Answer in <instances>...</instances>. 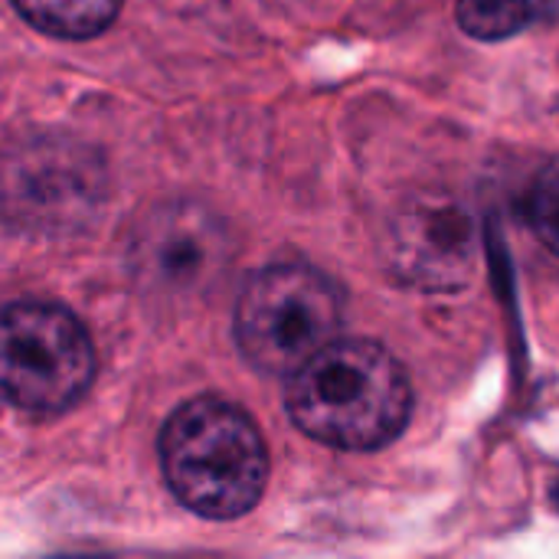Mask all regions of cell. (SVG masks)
Here are the masks:
<instances>
[{
  "instance_id": "cell-1",
  "label": "cell",
  "mask_w": 559,
  "mask_h": 559,
  "mask_svg": "<svg viewBox=\"0 0 559 559\" xmlns=\"http://www.w3.org/2000/svg\"><path fill=\"white\" fill-rule=\"evenodd\" d=\"M413 386L403 364L377 341H331L288 383L295 426L344 452L390 445L409 423Z\"/></svg>"
},
{
  "instance_id": "cell-2",
  "label": "cell",
  "mask_w": 559,
  "mask_h": 559,
  "mask_svg": "<svg viewBox=\"0 0 559 559\" xmlns=\"http://www.w3.org/2000/svg\"><path fill=\"white\" fill-rule=\"evenodd\" d=\"M160 468L183 508L210 521H233L259 504L269 455L255 423L239 406L203 396L167 419Z\"/></svg>"
},
{
  "instance_id": "cell-3",
  "label": "cell",
  "mask_w": 559,
  "mask_h": 559,
  "mask_svg": "<svg viewBox=\"0 0 559 559\" xmlns=\"http://www.w3.org/2000/svg\"><path fill=\"white\" fill-rule=\"evenodd\" d=\"M341 328V292L311 265L282 262L255 272L236 305V341L246 360L265 373L292 377Z\"/></svg>"
},
{
  "instance_id": "cell-4",
  "label": "cell",
  "mask_w": 559,
  "mask_h": 559,
  "mask_svg": "<svg viewBox=\"0 0 559 559\" xmlns=\"http://www.w3.org/2000/svg\"><path fill=\"white\" fill-rule=\"evenodd\" d=\"M95 347L72 311L52 301H13L3 311V393L36 416L62 413L85 396Z\"/></svg>"
},
{
  "instance_id": "cell-5",
  "label": "cell",
  "mask_w": 559,
  "mask_h": 559,
  "mask_svg": "<svg viewBox=\"0 0 559 559\" xmlns=\"http://www.w3.org/2000/svg\"><path fill=\"white\" fill-rule=\"evenodd\" d=\"M233 242L226 226L193 200H170L151 210L128 249L134 285L157 308H187L213 295L226 278Z\"/></svg>"
},
{
  "instance_id": "cell-6",
  "label": "cell",
  "mask_w": 559,
  "mask_h": 559,
  "mask_svg": "<svg viewBox=\"0 0 559 559\" xmlns=\"http://www.w3.org/2000/svg\"><path fill=\"white\" fill-rule=\"evenodd\" d=\"M380 252L390 275L409 288L462 292L481 262L478 223L459 200L419 193L386 219Z\"/></svg>"
},
{
  "instance_id": "cell-7",
  "label": "cell",
  "mask_w": 559,
  "mask_h": 559,
  "mask_svg": "<svg viewBox=\"0 0 559 559\" xmlns=\"http://www.w3.org/2000/svg\"><path fill=\"white\" fill-rule=\"evenodd\" d=\"M95 174L92 164H82L79 151H59L56 144H46L39 151H23V164L10 167V177H20V187L10 183V197H23V213H36L46 190L52 187L59 193L62 213L79 216L82 213V200L92 197L88 177Z\"/></svg>"
},
{
  "instance_id": "cell-8",
  "label": "cell",
  "mask_w": 559,
  "mask_h": 559,
  "mask_svg": "<svg viewBox=\"0 0 559 559\" xmlns=\"http://www.w3.org/2000/svg\"><path fill=\"white\" fill-rule=\"evenodd\" d=\"M20 16L59 39H88L111 26L121 0H13Z\"/></svg>"
},
{
  "instance_id": "cell-9",
  "label": "cell",
  "mask_w": 559,
  "mask_h": 559,
  "mask_svg": "<svg viewBox=\"0 0 559 559\" xmlns=\"http://www.w3.org/2000/svg\"><path fill=\"white\" fill-rule=\"evenodd\" d=\"M559 13V0H459V23L475 39H508Z\"/></svg>"
},
{
  "instance_id": "cell-10",
  "label": "cell",
  "mask_w": 559,
  "mask_h": 559,
  "mask_svg": "<svg viewBox=\"0 0 559 559\" xmlns=\"http://www.w3.org/2000/svg\"><path fill=\"white\" fill-rule=\"evenodd\" d=\"M524 219L534 236L559 255V160H550L524 197Z\"/></svg>"
},
{
  "instance_id": "cell-11",
  "label": "cell",
  "mask_w": 559,
  "mask_h": 559,
  "mask_svg": "<svg viewBox=\"0 0 559 559\" xmlns=\"http://www.w3.org/2000/svg\"><path fill=\"white\" fill-rule=\"evenodd\" d=\"M554 501H557V508H559V485L554 488Z\"/></svg>"
}]
</instances>
